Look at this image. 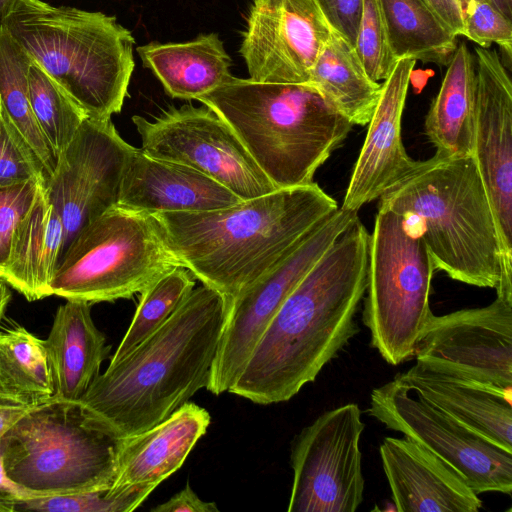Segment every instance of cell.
<instances>
[{"mask_svg":"<svg viewBox=\"0 0 512 512\" xmlns=\"http://www.w3.org/2000/svg\"><path fill=\"white\" fill-rule=\"evenodd\" d=\"M370 233L357 216L286 298L229 393L269 405L290 400L359 331Z\"/></svg>","mask_w":512,"mask_h":512,"instance_id":"1","label":"cell"},{"mask_svg":"<svg viewBox=\"0 0 512 512\" xmlns=\"http://www.w3.org/2000/svg\"><path fill=\"white\" fill-rule=\"evenodd\" d=\"M231 300L194 288L148 338L93 380L81 402L116 439L165 420L206 388Z\"/></svg>","mask_w":512,"mask_h":512,"instance_id":"2","label":"cell"},{"mask_svg":"<svg viewBox=\"0 0 512 512\" xmlns=\"http://www.w3.org/2000/svg\"><path fill=\"white\" fill-rule=\"evenodd\" d=\"M338 208L313 181L226 208L153 216L182 267L233 300Z\"/></svg>","mask_w":512,"mask_h":512,"instance_id":"3","label":"cell"},{"mask_svg":"<svg viewBox=\"0 0 512 512\" xmlns=\"http://www.w3.org/2000/svg\"><path fill=\"white\" fill-rule=\"evenodd\" d=\"M197 100L228 124L276 189L312 183L353 127L306 83L233 76Z\"/></svg>","mask_w":512,"mask_h":512,"instance_id":"4","label":"cell"},{"mask_svg":"<svg viewBox=\"0 0 512 512\" xmlns=\"http://www.w3.org/2000/svg\"><path fill=\"white\" fill-rule=\"evenodd\" d=\"M0 24L87 117L106 120L121 111L135 67V39L116 17L12 0Z\"/></svg>","mask_w":512,"mask_h":512,"instance_id":"5","label":"cell"},{"mask_svg":"<svg viewBox=\"0 0 512 512\" xmlns=\"http://www.w3.org/2000/svg\"><path fill=\"white\" fill-rule=\"evenodd\" d=\"M406 220H417L435 270L451 279L496 289L501 247L490 201L473 156L420 161L379 197Z\"/></svg>","mask_w":512,"mask_h":512,"instance_id":"6","label":"cell"},{"mask_svg":"<svg viewBox=\"0 0 512 512\" xmlns=\"http://www.w3.org/2000/svg\"><path fill=\"white\" fill-rule=\"evenodd\" d=\"M7 477L24 497L110 488L119 439L79 401L51 398L3 435Z\"/></svg>","mask_w":512,"mask_h":512,"instance_id":"7","label":"cell"},{"mask_svg":"<svg viewBox=\"0 0 512 512\" xmlns=\"http://www.w3.org/2000/svg\"><path fill=\"white\" fill-rule=\"evenodd\" d=\"M176 267L182 265L156 218L114 205L67 245L51 292L92 305L129 299Z\"/></svg>","mask_w":512,"mask_h":512,"instance_id":"8","label":"cell"},{"mask_svg":"<svg viewBox=\"0 0 512 512\" xmlns=\"http://www.w3.org/2000/svg\"><path fill=\"white\" fill-rule=\"evenodd\" d=\"M435 271L419 232L403 216L378 207L370 234L363 323L371 346L391 365L415 355L433 316L429 296Z\"/></svg>","mask_w":512,"mask_h":512,"instance_id":"9","label":"cell"},{"mask_svg":"<svg viewBox=\"0 0 512 512\" xmlns=\"http://www.w3.org/2000/svg\"><path fill=\"white\" fill-rule=\"evenodd\" d=\"M357 216L339 207L231 300L206 387L209 392L229 391L286 298Z\"/></svg>","mask_w":512,"mask_h":512,"instance_id":"10","label":"cell"},{"mask_svg":"<svg viewBox=\"0 0 512 512\" xmlns=\"http://www.w3.org/2000/svg\"><path fill=\"white\" fill-rule=\"evenodd\" d=\"M365 428L356 403L324 412L291 445L288 512H354L363 501L360 438Z\"/></svg>","mask_w":512,"mask_h":512,"instance_id":"11","label":"cell"},{"mask_svg":"<svg viewBox=\"0 0 512 512\" xmlns=\"http://www.w3.org/2000/svg\"><path fill=\"white\" fill-rule=\"evenodd\" d=\"M369 413L454 469L479 493L512 492V452L485 440L419 397L397 377L375 388Z\"/></svg>","mask_w":512,"mask_h":512,"instance_id":"12","label":"cell"},{"mask_svg":"<svg viewBox=\"0 0 512 512\" xmlns=\"http://www.w3.org/2000/svg\"><path fill=\"white\" fill-rule=\"evenodd\" d=\"M147 155L189 166L241 200L276 190L228 124L203 105L170 108L148 120L132 117Z\"/></svg>","mask_w":512,"mask_h":512,"instance_id":"13","label":"cell"},{"mask_svg":"<svg viewBox=\"0 0 512 512\" xmlns=\"http://www.w3.org/2000/svg\"><path fill=\"white\" fill-rule=\"evenodd\" d=\"M414 357L430 370L511 394L512 300L433 314Z\"/></svg>","mask_w":512,"mask_h":512,"instance_id":"14","label":"cell"},{"mask_svg":"<svg viewBox=\"0 0 512 512\" xmlns=\"http://www.w3.org/2000/svg\"><path fill=\"white\" fill-rule=\"evenodd\" d=\"M473 158L487 192L501 247L497 296L512 299V82L499 54L475 47Z\"/></svg>","mask_w":512,"mask_h":512,"instance_id":"15","label":"cell"},{"mask_svg":"<svg viewBox=\"0 0 512 512\" xmlns=\"http://www.w3.org/2000/svg\"><path fill=\"white\" fill-rule=\"evenodd\" d=\"M131 147L111 119L87 117L58 154L44 190L64 225L65 248L86 224L117 205Z\"/></svg>","mask_w":512,"mask_h":512,"instance_id":"16","label":"cell"},{"mask_svg":"<svg viewBox=\"0 0 512 512\" xmlns=\"http://www.w3.org/2000/svg\"><path fill=\"white\" fill-rule=\"evenodd\" d=\"M332 31L315 0H252L239 49L249 79L307 83Z\"/></svg>","mask_w":512,"mask_h":512,"instance_id":"17","label":"cell"},{"mask_svg":"<svg viewBox=\"0 0 512 512\" xmlns=\"http://www.w3.org/2000/svg\"><path fill=\"white\" fill-rule=\"evenodd\" d=\"M416 61H397L381 84V94L368 122V131L352 171L341 209L357 212L390 190L420 163L402 141L401 121Z\"/></svg>","mask_w":512,"mask_h":512,"instance_id":"18","label":"cell"},{"mask_svg":"<svg viewBox=\"0 0 512 512\" xmlns=\"http://www.w3.org/2000/svg\"><path fill=\"white\" fill-rule=\"evenodd\" d=\"M242 201L201 172L147 155L131 147L122 173L117 205L154 215L201 212Z\"/></svg>","mask_w":512,"mask_h":512,"instance_id":"19","label":"cell"},{"mask_svg":"<svg viewBox=\"0 0 512 512\" xmlns=\"http://www.w3.org/2000/svg\"><path fill=\"white\" fill-rule=\"evenodd\" d=\"M380 457L400 512H478L482 501L449 465L415 441L385 437Z\"/></svg>","mask_w":512,"mask_h":512,"instance_id":"20","label":"cell"},{"mask_svg":"<svg viewBox=\"0 0 512 512\" xmlns=\"http://www.w3.org/2000/svg\"><path fill=\"white\" fill-rule=\"evenodd\" d=\"M209 412L186 402L157 425L119 439L115 475L109 490L155 489L185 462L210 424Z\"/></svg>","mask_w":512,"mask_h":512,"instance_id":"21","label":"cell"},{"mask_svg":"<svg viewBox=\"0 0 512 512\" xmlns=\"http://www.w3.org/2000/svg\"><path fill=\"white\" fill-rule=\"evenodd\" d=\"M395 377L458 423L512 452L511 394L436 372L418 363Z\"/></svg>","mask_w":512,"mask_h":512,"instance_id":"22","label":"cell"},{"mask_svg":"<svg viewBox=\"0 0 512 512\" xmlns=\"http://www.w3.org/2000/svg\"><path fill=\"white\" fill-rule=\"evenodd\" d=\"M92 304L66 300L43 339L52 375L53 398L79 401L100 373L111 346L91 316Z\"/></svg>","mask_w":512,"mask_h":512,"instance_id":"23","label":"cell"},{"mask_svg":"<svg viewBox=\"0 0 512 512\" xmlns=\"http://www.w3.org/2000/svg\"><path fill=\"white\" fill-rule=\"evenodd\" d=\"M44 186L16 226L0 271V280L28 301L52 296L51 283L65 248L64 225Z\"/></svg>","mask_w":512,"mask_h":512,"instance_id":"24","label":"cell"},{"mask_svg":"<svg viewBox=\"0 0 512 512\" xmlns=\"http://www.w3.org/2000/svg\"><path fill=\"white\" fill-rule=\"evenodd\" d=\"M136 51L172 98L197 100L233 77L231 58L217 33L180 43L154 41Z\"/></svg>","mask_w":512,"mask_h":512,"instance_id":"25","label":"cell"},{"mask_svg":"<svg viewBox=\"0 0 512 512\" xmlns=\"http://www.w3.org/2000/svg\"><path fill=\"white\" fill-rule=\"evenodd\" d=\"M476 63L461 42L447 64L441 86L425 118V135L442 159L473 156Z\"/></svg>","mask_w":512,"mask_h":512,"instance_id":"26","label":"cell"},{"mask_svg":"<svg viewBox=\"0 0 512 512\" xmlns=\"http://www.w3.org/2000/svg\"><path fill=\"white\" fill-rule=\"evenodd\" d=\"M306 84L353 125L368 124L381 94V84L367 75L355 48L335 30Z\"/></svg>","mask_w":512,"mask_h":512,"instance_id":"27","label":"cell"},{"mask_svg":"<svg viewBox=\"0 0 512 512\" xmlns=\"http://www.w3.org/2000/svg\"><path fill=\"white\" fill-rule=\"evenodd\" d=\"M30 56L0 24V114L41 164L46 181L57 156L34 115L28 85Z\"/></svg>","mask_w":512,"mask_h":512,"instance_id":"28","label":"cell"},{"mask_svg":"<svg viewBox=\"0 0 512 512\" xmlns=\"http://www.w3.org/2000/svg\"><path fill=\"white\" fill-rule=\"evenodd\" d=\"M388 42L396 61L413 59L447 66L455 35L423 0H379Z\"/></svg>","mask_w":512,"mask_h":512,"instance_id":"29","label":"cell"},{"mask_svg":"<svg viewBox=\"0 0 512 512\" xmlns=\"http://www.w3.org/2000/svg\"><path fill=\"white\" fill-rule=\"evenodd\" d=\"M0 391L30 406L54 394L43 339L20 325L0 330Z\"/></svg>","mask_w":512,"mask_h":512,"instance_id":"30","label":"cell"},{"mask_svg":"<svg viewBox=\"0 0 512 512\" xmlns=\"http://www.w3.org/2000/svg\"><path fill=\"white\" fill-rule=\"evenodd\" d=\"M195 287L191 272L176 267L162 275L140 293L131 323L111 357L115 363L154 333Z\"/></svg>","mask_w":512,"mask_h":512,"instance_id":"31","label":"cell"},{"mask_svg":"<svg viewBox=\"0 0 512 512\" xmlns=\"http://www.w3.org/2000/svg\"><path fill=\"white\" fill-rule=\"evenodd\" d=\"M28 85L36 120L58 156L72 140L87 115L33 60L28 69Z\"/></svg>","mask_w":512,"mask_h":512,"instance_id":"32","label":"cell"},{"mask_svg":"<svg viewBox=\"0 0 512 512\" xmlns=\"http://www.w3.org/2000/svg\"><path fill=\"white\" fill-rule=\"evenodd\" d=\"M149 487H129L118 492L109 488L38 497H21L18 511L40 512H131L152 493Z\"/></svg>","mask_w":512,"mask_h":512,"instance_id":"33","label":"cell"},{"mask_svg":"<svg viewBox=\"0 0 512 512\" xmlns=\"http://www.w3.org/2000/svg\"><path fill=\"white\" fill-rule=\"evenodd\" d=\"M354 48L365 72L373 81L385 80L391 74L397 61L389 46L379 0H362Z\"/></svg>","mask_w":512,"mask_h":512,"instance_id":"34","label":"cell"},{"mask_svg":"<svg viewBox=\"0 0 512 512\" xmlns=\"http://www.w3.org/2000/svg\"><path fill=\"white\" fill-rule=\"evenodd\" d=\"M462 36L489 48L500 46L510 58L512 54V22L489 0H468L461 9Z\"/></svg>","mask_w":512,"mask_h":512,"instance_id":"35","label":"cell"},{"mask_svg":"<svg viewBox=\"0 0 512 512\" xmlns=\"http://www.w3.org/2000/svg\"><path fill=\"white\" fill-rule=\"evenodd\" d=\"M29 181L45 183L43 168L0 114V188Z\"/></svg>","mask_w":512,"mask_h":512,"instance_id":"36","label":"cell"},{"mask_svg":"<svg viewBox=\"0 0 512 512\" xmlns=\"http://www.w3.org/2000/svg\"><path fill=\"white\" fill-rule=\"evenodd\" d=\"M44 185L43 182L29 181L8 188H0V271L7 261L16 226Z\"/></svg>","mask_w":512,"mask_h":512,"instance_id":"37","label":"cell"},{"mask_svg":"<svg viewBox=\"0 0 512 512\" xmlns=\"http://www.w3.org/2000/svg\"><path fill=\"white\" fill-rule=\"evenodd\" d=\"M333 30L353 47L362 14V0H315Z\"/></svg>","mask_w":512,"mask_h":512,"instance_id":"38","label":"cell"},{"mask_svg":"<svg viewBox=\"0 0 512 512\" xmlns=\"http://www.w3.org/2000/svg\"><path fill=\"white\" fill-rule=\"evenodd\" d=\"M152 512H218L214 502L200 499L187 483L185 487L164 503L151 509Z\"/></svg>","mask_w":512,"mask_h":512,"instance_id":"39","label":"cell"},{"mask_svg":"<svg viewBox=\"0 0 512 512\" xmlns=\"http://www.w3.org/2000/svg\"><path fill=\"white\" fill-rule=\"evenodd\" d=\"M5 441L0 438V512H15L17 501L24 497L19 488L7 477L4 468Z\"/></svg>","mask_w":512,"mask_h":512,"instance_id":"40","label":"cell"},{"mask_svg":"<svg viewBox=\"0 0 512 512\" xmlns=\"http://www.w3.org/2000/svg\"><path fill=\"white\" fill-rule=\"evenodd\" d=\"M443 23L457 36L462 35L463 24L457 0H423Z\"/></svg>","mask_w":512,"mask_h":512,"instance_id":"41","label":"cell"},{"mask_svg":"<svg viewBox=\"0 0 512 512\" xmlns=\"http://www.w3.org/2000/svg\"><path fill=\"white\" fill-rule=\"evenodd\" d=\"M31 407L18 402L0 391V438Z\"/></svg>","mask_w":512,"mask_h":512,"instance_id":"42","label":"cell"},{"mask_svg":"<svg viewBox=\"0 0 512 512\" xmlns=\"http://www.w3.org/2000/svg\"><path fill=\"white\" fill-rule=\"evenodd\" d=\"M11 300V292L8 285L0 280V324Z\"/></svg>","mask_w":512,"mask_h":512,"instance_id":"43","label":"cell"},{"mask_svg":"<svg viewBox=\"0 0 512 512\" xmlns=\"http://www.w3.org/2000/svg\"><path fill=\"white\" fill-rule=\"evenodd\" d=\"M506 17L512 18V0H489Z\"/></svg>","mask_w":512,"mask_h":512,"instance_id":"44","label":"cell"},{"mask_svg":"<svg viewBox=\"0 0 512 512\" xmlns=\"http://www.w3.org/2000/svg\"><path fill=\"white\" fill-rule=\"evenodd\" d=\"M11 1L12 0H0V22Z\"/></svg>","mask_w":512,"mask_h":512,"instance_id":"45","label":"cell"},{"mask_svg":"<svg viewBox=\"0 0 512 512\" xmlns=\"http://www.w3.org/2000/svg\"><path fill=\"white\" fill-rule=\"evenodd\" d=\"M457 1H458V5H459V8H460V12H461L462 7L465 5V3H466L468 0H457Z\"/></svg>","mask_w":512,"mask_h":512,"instance_id":"46","label":"cell"}]
</instances>
